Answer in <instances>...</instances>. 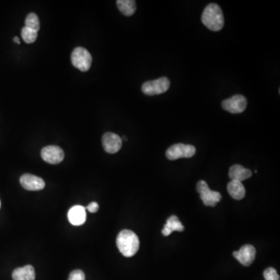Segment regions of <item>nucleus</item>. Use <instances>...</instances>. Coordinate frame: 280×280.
<instances>
[{
    "label": "nucleus",
    "mask_w": 280,
    "mask_h": 280,
    "mask_svg": "<svg viewBox=\"0 0 280 280\" xmlns=\"http://www.w3.org/2000/svg\"><path fill=\"white\" fill-rule=\"evenodd\" d=\"M116 243L120 252L127 258L134 256L139 248L138 236L129 230L121 231L118 234Z\"/></svg>",
    "instance_id": "1"
},
{
    "label": "nucleus",
    "mask_w": 280,
    "mask_h": 280,
    "mask_svg": "<svg viewBox=\"0 0 280 280\" xmlns=\"http://www.w3.org/2000/svg\"><path fill=\"white\" fill-rule=\"evenodd\" d=\"M202 22L211 31L222 30L224 26V17L221 7L216 4H208L202 13Z\"/></svg>",
    "instance_id": "2"
},
{
    "label": "nucleus",
    "mask_w": 280,
    "mask_h": 280,
    "mask_svg": "<svg viewBox=\"0 0 280 280\" xmlns=\"http://www.w3.org/2000/svg\"><path fill=\"white\" fill-rule=\"evenodd\" d=\"M73 65L81 70L87 72L91 68L92 64V56L89 51L83 47H77L71 55Z\"/></svg>",
    "instance_id": "3"
},
{
    "label": "nucleus",
    "mask_w": 280,
    "mask_h": 280,
    "mask_svg": "<svg viewBox=\"0 0 280 280\" xmlns=\"http://www.w3.org/2000/svg\"><path fill=\"white\" fill-rule=\"evenodd\" d=\"M169 80L167 77H161L155 81H147L142 86V91L147 96L158 95L167 92L170 88Z\"/></svg>",
    "instance_id": "4"
},
{
    "label": "nucleus",
    "mask_w": 280,
    "mask_h": 280,
    "mask_svg": "<svg viewBox=\"0 0 280 280\" xmlns=\"http://www.w3.org/2000/svg\"><path fill=\"white\" fill-rule=\"evenodd\" d=\"M196 153L195 147L187 144H178L171 146L166 152V157L170 161H175L180 158H190Z\"/></svg>",
    "instance_id": "5"
},
{
    "label": "nucleus",
    "mask_w": 280,
    "mask_h": 280,
    "mask_svg": "<svg viewBox=\"0 0 280 280\" xmlns=\"http://www.w3.org/2000/svg\"><path fill=\"white\" fill-rule=\"evenodd\" d=\"M196 189L204 205L206 206H215L222 198L221 193L210 189L205 181H198Z\"/></svg>",
    "instance_id": "6"
},
{
    "label": "nucleus",
    "mask_w": 280,
    "mask_h": 280,
    "mask_svg": "<svg viewBox=\"0 0 280 280\" xmlns=\"http://www.w3.org/2000/svg\"><path fill=\"white\" fill-rule=\"evenodd\" d=\"M248 101L243 95H234L231 98L224 100L222 102V108L231 114H240L246 109Z\"/></svg>",
    "instance_id": "7"
},
{
    "label": "nucleus",
    "mask_w": 280,
    "mask_h": 280,
    "mask_svg": "<svg viewBox=\"0 0 280 280\" xmlns=\"http://www.w3.org/2000/svg\"><path fill=\"white\" fill-rule=\"evenodd\" d=\"M41 156L45 162L50 164H58L63 161L65 154L59 147L48 146L41 150Z\"/></svg>",
    "instance_id": "8"
},
{
    "label": "nucleus",
    "mask_w": 280,
    "mask_h": 280,
    "mask_svg": "<svg viewBox=\"0 0 280 280\" xmlns=\"http://www.w3.org/2000/svg\"><path fill=\"white\" fill-rule=\"evenodd\" d=\"M102 145L104 151L108 154H116L121 150L122 140L117 134L106 132L102 137Z\"/></svg>",
    "instance_id": "9"
},
{
    "label": "nucleus",
    "mask_w": 280,
    "mask_h": 280,
    "mask_svg": "<svg viewBox=\"0 0 280 280\" xmlns=\"http://www.w3.org/2000/svg\"><path fill=\"white\" fill-rule=\"evenodd\" d=\"M256 250L252 245H244L241 249L233 253L234 258L244 266H249L255 261Z\"/></svg>",
    "instance_id": "10"
},
{
    "label": "nucleus",
    "mask_w": 280,
    "mask_h": 280,
    "mask_svg": "<svg viewBox=\"0 0 280 280\" xmlns=\"http://www.w3.org/2000/svg\"><path fill=\"white\" fill-rule=\"evenodd\" d=\"M23 188L28 191H40L45 188V183L42 178L31 174H25L20 178Z\"/></svg>",
    "instance_id": "11"
},
{
    "label": "nucleus",
    "mask_w": 280,
    "mask_h": 280,
    "mask_svg": "<svg viewBox=\"0 0 280 280\" xmlns=\"http://www.w3.org/2000/svg\"><path fill=\"white\" fill-rule=\"evenodd\" d=\"M68 218L70 224L73 225H83L87 219L85 207L82 205H75L72 207L68 211Z\"/></svg>",
    "instance_id": "12"
},
{
    "label": "nucleus",
    "mask_w": 280,
    "mask_h": 280,
    "mask_svg": "<svg viewBox=\"0 0 280 280\" xmlns=\"http://www.w3.org/2000/svg\"><path fill=\"white\" fill-rule=\"evenodd\" d=\"M252 175L251 170L244 168L240 164L233 165L229 171V177L231 181H237L242 182L243 181L248 179Z\"/></svg>",
    "instance_id": "13"
},
{
    "label": "nucleus",
    "mask_w": 280,
    "mask_h": 280,
    "mask_svg": "<svg viewBox=\"0 0 280 280\" xmlns=\"http://www.w3.org/2000/svg\"><path fill=\"white\" fill-rule=\"evenodd\" d=\"M14 280H34L35 272L34 267L28 265L21 268H17L13 272Z\"/></svg>",
    "instance_id": "14"
},
{
    "label": "nucleus",
    "mask_w": 280,
    "mask_h": 280,
    "mask_svg": "<svg viewBox=\"0 0 280 280\" xmlns=\"http://www.w3.org/2000/svg\"><path fill=\"white\" fill-rule=\"evenodd\" d=\"M185 227L182 225L176 216H171L168 219L167 223L164 225V229L162 230V234L165 237L169 236L174 231H183Z\"/></svg>",
    "instance_id": "15"
},
{
    "label": "nucleus",
    "mask_w": 280,
    "mask_h": 280,
    "mask_svg": "<svg viewBox=\"0 0 280 280\" xmlns=\"http://www.w3.org/2000/svg\"><path fill=\"white\" fill-rule=\"evenodd\" d=\"M227 191L231 196L236 200L242 199L246 194V191L242 182L237 181H231V182L228 183Z\"/></svg>",
    "instance_id": "16"
},
{
    "label": "nucleus",
    "mask_w": 280,
    "mask_h": 280,
    "mask_svg": "<svg viewBox=\"0 0 280 280\" xmlns=\"http://www.w3.org/2000/svg\"><path fill=\"white\" fill-rule=\"evenodd\" d=\"M116 4L120 12L126 17L133 15L136 11V4L134 0H118Z\"/></svg>",
    "instance_id": "17"
},
{
    "label": "nucleus",
    "mask_w": 280,
    "mask_h": 280,
    "mask_svg": "<svg viewBox=\"0 0 280 280\" xmlns=\"http://www.w3.org/2000/svg\"><path fill=\"white\" fill-rule=\"evenodd\" d=\"M25 27L38 32L40 30V21L37 14L31 13L27 16L25 19Z\"/></svg>",
    "instance_id": "18"
},
{
    "label": "nucleus",
    "mask_w": 280,
    "mask_h": 280,
    "mask_svg": "<svg viewBox=\"0 0 280 280\" xmlns=\"http://www.w3.org/2000/svg\"><path fill=\"white\" fill-rule=\"evenodd\" d=\"M21 37L27 44H31L36 41L37 38H38V32L31 28L24 27L21 31Z\"/></svg>",
    "instance_id": "19"
},
{
    "label": "nucleus",
    "mask_w": 280,
    "mask_h": 280,
    "mask_svg": "<svg viewBox=\"0 0 280 280\" xmlns=\"http://www.w3.org/2000/svg\"><path fill=\"white\" fill-rule=\"evenodd\" d=\"M265 280H279V275L277 273L276 270L272 267L266 268L263 272Z\"/></svg>",
    "instance_id": "20"
},
{
    "label": "nucleus",
    "mask_w": 280,
    "mask_h": 280,
    "mask_svg": "<svg viewBox=\"0 0 280 280\" xmlns=\"http://www.w3.org/2000/svg\"><path fill=\"white\" fill-rule=\"evenodd\" d=\"M68 280H85V274L82 270H74L70 273Z\"/></svg>",
    "instance_id": "21"
},
{
    "label": "nucleus",
    "mask_w": 280,
    "mask_h": 280,
    "mask_svg": "<svg viewBox=\"0 0 280 280\" xmlns=\"http://www.w3.org/2000/svg\"><path fill=\"white\" fill-rule=\"evenodd\" d=\"M86 209L88 210L91 214H95V213L98 212V209H99V205L97 202H93L90 203L89 205H87Z\"/></svg>",
    "instance_id": "22"
},
{
    "label": "nucleus",
    "mask_w": 280,
    "mask_h": 280,
    "mask_svg": "<svg viewBox=\"0 0 280 280\" xmlns=\"http://www.w3.org/2000/svg\"><path fill=\"white\" fill-rule=\"evenodd\" d=\"M14 42L17 43V44H18V45L21 44V41H20V39L18 37H15V38H14Z\"/></svg>",
    "instance_id": "23"
},
{
    "label": "nucleus",
    "mask_w": 280,
    "mask_h": 280,
    "mask_svg": "<svg viewBox=\"0 0 280 280\" xmlns=\"http://www.w3.org/2000/svg\"><path fill=\"white\" fill-rule=\"evenodd\" d=\"M0 207H1V202H0Z\"/></svg>",
    "instance_id": "24"
}]
</instances>
